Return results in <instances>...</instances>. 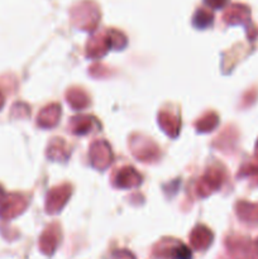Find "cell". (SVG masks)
<instances>
[{
  "mask_svg": "<svg viewBox=\"0 0 258 259\" xmlns=\"http://www.w3.org/2000/svg\"><path fill=\"white\" fill-rule=\"evenodd\" d=\"M205 2H206L209 5H211V7L219 8V7H222V5L224 4L227 0H205Z\"/></svg>",
  "mask_w": 258,
  "mask_h": 259,
  "instance_id": "1",
  "label": "cell"
},
{
  "mask_svg": "<svg viewBox=\"0 0 258 259\" xmlns=\"http://www.w3.org/2000/svg\"><path fill=\"white\" fill-rule=\"evenodd\" d=\"M0 105H2V101H0Z\"/></svg>",
  "mask_w": 258,
  "mask_h": 259,
  "instance_id": "2",
  "label": "cell"
}]
</instances>
